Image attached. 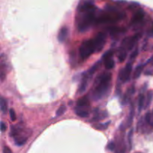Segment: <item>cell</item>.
<instances>
[{
    "mask_svg": "<svg viewBox=\"0 0 153 153\" xmlns=\"http://www.w3.org/2000/svg\"><path fill=\"white\" fill-rule=\"evenodd\" d=\"M96 8L91 0H86L78 7L77 26L80 32H85L96 23Z\"/></svg>",
    "mask_w": 153,
    "mask_h": 153,
    "instance_id": "6da1fadb",
    "label": "cell"
},
{
    "mask_svg": "<svg viewBox=\"0 0 153 153\" xmlns=\"http://www.w3.org/2000/svg\"><path fill=\"white\" fill-rule=\"evenodd\" d=\"M111 77L112 75L109 72L102 73L97 76L92 91V98L94 101L102 99L108 95L111 88Z\"/></svg>",
    "mask_w": 153,
    "mask_h": 153,
    "instance_id": "7a4b0ae2",
    "label": "cell"
},
{
    "mask_svg": "<svg viewBox=\"0 0 153 153\" xmlns=\"http://www.w3.org/2000/svg\"><path fill=\"white\" fill-rule=\"evenodd\" d=\"M125 17L124 12L114 6H107L103 11L97 15L96 23L102 24H112Z\"/></svg>",
    "mask_w": 153,
    "mask_h": 153,
    "instance_id": "3957f363",
    "label": "cell"
},
{
    "mask_svg": "<svg viewBox=\"0 0 153 153\" xmlns=\"http://www.w3.org/2000/svg\"><path fill=\"white\" fill-rule=\"evenodd\" d=\"M95 52H96V49L93 39L85 40L84 42H82L79 47V56L82 60L88 59Z\"/></svg>",
    "mask_w": 153,
    "mask_h": 153,
    "instance_id": "277c9868",
    "label": "cell"
},
{
    "mask_svg": "<svg viewBox=\"0 0 153 153\" xmlns=\"http://www.w3.org/2000/svg\"><path fill=\"white\" fill-rule=\"evenodd\" d=\"M140 34H137V35H134L132 37H127V38H124L121 43L120 49L125 50L126 52H129V51H130V50L133 49L135 43L140 38Z\"/></svg>",
    "mask_w": 153,
    "mask_h": 153,
    "instance_id": "5b68a950",
    "label": "cell"
},
{
    "mask_svg": "<svg viewBox=\"0 0 153 153\" xmlns=\"http://www.w3.org/2000/svg\"><path fill=\"white\" fill-rule=\"evenodd\" d=\"M107 35L105 32H99L95 38H93L95 43L96 49V52H101L102 49H103L104 46H105V42H106Z\"/></svg>",
    "mask_w": 153,
    "mask_h": 153,
    "instance_id": "8992f818",
    "label": "cell"
},
{
    "mask_svg": "<svg viewBox=\"0 0 153 153\" xmlns=\"http://www.w3.org/2000/svg\"><path fill=\"white\" fill-rule=\"evenodd\" d=\"M113 56H114V52L112 50H108L105 52V53L101 58L102 62L104 63L105 68L108 70H111L114 67L115 62H114V60L113 59Z\"/></svg>",
    "mask_w": 153,
    "mask_h": 153,
    "instance_id": "52a82bcc",
    "label": "cell"
},
{
    "mask_svg": "<svg viewBox=\"0 0 153 153\" xmlns=\"http://www.w3.org/2000/svg\"><path fill=\"white\" fill-rule=\"evenodd\" d=\"M132 71V63L128 62L126 67L122 69L119 73V79L121 82H126L130 79Z\"/></svg>",
    "mask_w": 153,
    "mask_h": 153,
    "instance_id": "ba28073f",
    "label": "cell"
},
{
    "mask_svg": "<svg viewBox=\"0 0 153 153\" xmlns=\"http://www.w3.org/2000/svg\"><path fill=\"white\" fill-rule=\"evenodd\" d=\"M144 18H145V13L143 10L140 9L138 11H136L135 14L133 15L131 23L133 26H138V25L140 24L143 21Z\"/></svg>",
    "mask_w": 153,
    "mask_h": 153,
    "instance_id": "9c48e42d",
    "label": "cell"
},
{
    "mask_svg": "<svg viewBox=\"0 0 153 153\" xmlns=\"http://www.w3.org/2000/svg\"><path fill=\"white\" fill-rule=\"evenodd\" d=\"M90 78V76L88 74V72L83 74V76H82V81H81L80 85H79V90H78V93H79V94L83 93L86 90Z\"/></svg>",
    "mask_w": 153,
    "mask_h": 153,
    "instance_id": "30bf717a",
    "label": "cell"
},
{
    "mask_svg": "<svg viewBox=\"0 0 153 153\" xmlns=\"http://www.w3.org/2000/svg\"><path fill=\"white\" fill-rule=\"evenodd\" d=\"M69 35V30L67 27H62L58 32V40L60 43H63L65 41Z\"/></svg>",
    "mask_w": 153,
    "mask_h": 153,
    "instance_id": "8fae6325",
    "label": "cell"
},
{
    "mask_svg": "<svg viewBox=\"0 0 153 153\" xmlns=\"http://www.w3.org/2000/svg\"><path fill=\"white\" fill-rule=\"evenodd\" d=\"M75 114L79 117H82V118H86L89 116V111L85 109V108H82V107H76L74 109Z\"/></svg>",
    "mask_w": 153,
    "mask_h": 153,
    "instance_id": "7c38bea8",
    "label": "cell"
},
{
    "mask_svg": "<svg viewBox=\"0 0 153 153\" xmlns=\"http://www.w3.org/2000/svg\"><path fill=\"white\" fill-rule=\"evenodd\" d=\"M90 101L88 96H83L79 99L77 101V106L82 107V108H87L89 106Z\"/></svg>",
    "mask_w": 153,
    "mask_h": 153,
    "instance_id": "4fadbf2b",
    "label": "cell"
},
{
    "mask_svg": "<svg viewBox=\"0 0 153 153\" xmlns=\"http://www.w3.org/2000/svg\"><path fill=\"white\" fill-rule=\"evenodd\" d=\"M108 117V114L106 113V111H99V110H96V112H95L94 114L93 117V121H96V120H103V119L106 118Z\"/></svg>",
    "mask_w": 153,
    "mask_h": 153,
    "instance_id": "5bb4252c",
    "label": "cell"
},
{
    "mask_svg": "<svg viewBox=\"0 0 153 153\" xmlns=\"http://www.w3.org/2000/svg\"><path fill=\"white\" fill-rule=\"evenodd\" d=\"M146 103V97L143 93H140L138 97V111L140 112L142 109L143 108V106H145Z\"/></svg>",
    "mask_w": 153,
    "mask_h": 153,
    "instance_id": "9a60e30c",
    "label": "cell"
},
{
    "mask_svg": "<svg viewBox=\"0 0 153 153\" xmlns=\"http://www.w3.org/2000/svg\"><path fill=\"white\" fill-rule=\"evenodd\" d=\"M108 32H109L110 35L112 36H117V35H120L123 32V29L120 27H117V26H112V27L108 28Z\"/></svg>",
    "mask_w": 153,
    "mask_h": 153,
    "instance_id": "2e32d148",
    "label": "cell"
},
{
    "mask_svg": "<svg viewBox=\"0 0 153 153\" xmlns=\"http://www.w3.org/2000/svg\"><path fill=\"white\" fill-rule=\"evenodd\" d=\"M102 60L101 61H97L96 63V64H94L92 66V67H90V68L89 69V70H88V74L90 75V76H92L94 74V73H96V71L97 70H98L99 68V67H100V65H101V63H102Z\"/></svg>",
    "mask_w": 153,
    "mask_h": 153,
    "instance_id": "e0dca14e",
    "label": "cell"
},
{
    "mask_svg": "<svg viewBox=\"0 0 153 153\" xmlns=\"http://www.w3.org/2000/svg\"><path fill=\"white\" fill-rule=\"evenodd\" d=\"M0 108H1L2 114H6L7 110H8V102L3 97L1 98V101H0Z\"/></svg>",
    "mask_w": 153,
    "mask_h": 153,
    "instance_id": "ac0fdd59",
    "label": "cell"
},
{
    "mask_svg": "<svg viewBox=\"0 0 153 153\" xmlns=\"http://www.w3.org/2000/svg\"><path fill=\"white\" fill-rule=\"evenodd\" d=\"M144 68V64H140L135 69V72H134L133 74V78L134 79H138V78L140 77V76L141 75L142 72L143 71Z\"/></svg>",
    "mask_w": 153,
    "mask_h": 153,
    "instance_id": "d6986e66",
    "label": "cell"
},
{
    "mask_svg": "<svg viewBox=\"0 0 153 153\" xmlns=\"http://www.w3.org/2000/svg\"><path fill=\"white\" fill-rule=\"evenodd\" d=\"M153 99V92L152 90H149L147 93L146 97V103H145V108H148L151 105V102Z\"/></svg>",
    "mask_w": 153,
    "mask_h": 153,
    "instance_id": "ffe728a7",
    "label": "cell"
},
{
    "mask_svg": "<svg viewBox=\"0 0 153 153\" xmlns=\"http://www.w3.org/2000/svg\"><path fill=\"white\" fill-rule=\"evenodd\" d=\"M134 115H135V108H134V106L132 105V108H131L130 112H129V117H128V120H127V121H126L127 126H130L132 124Z\"/></svg>",
    "mask_w": 153,
    "mask_h": 153,
    "instance_id": "44dd1931",
    "label": "cell"
},
{
    "mask_svg": "<svg viewBox=\"0 0 153 153\" xmlns=\"http://www.w3.org/2000/svg\"><path fill=\"white\" fill-rule=\"evenodd\" d=\"M152 114H151L150 111H148V112L145 115V122L147 125H149V126H152L153 128V121H152Z\"/></svg>",
    "mask_w": 153,
    "mask_h": 153,
    "instance_id": "7402d4cb",
    "label": "cell"
},
{
    "mask_svg": "<svg viewBox=\"0 0 153 153\" xmlns=\"http://www.w3.org/2000/svg\"><path fill=\"white\" fill-rule=\"evenodd\" d=\"M127 53L128 52H126V51H125V50L120 49V51H119V54H118V60L120 62H123V61L126 60V56H127Z\"/></svg>",
    "mask_w": 153,
    "mask_h": 153,
    "instance_id": "603a6c76",
    "label": "cell"
},
{
    "mask_svg": "<svg viewBox=\"0 0 153 153\" xmlns=\"http://www.w3.org/2000/svg\"><path fill=\"white\" fill-rule=\"evenodd\" d=\"M27 139H28L27 137H23V138H15V139H14V142H15L16 145L20 146H23L26 143V141H27Z\"/></svg>",
    "mask_w": 153,
    "mask_h": 153,
    "instance_id": "cb8c5ba5",
    "label": "cell"
},
{
    "mask_svg": "<svg viewBox=\"0 0 153 153\" xmlns=\"http://www.w3.org/2000/svg\"><path fill=\"white\" fill-rule=\"evenodd\" d=\"M138 48H136L135 50H134L133 52H132V54H131L130 57H129V62L130 63H133V61H135V59H136V58L138 57Z\"/></svg>",
    "mask_w": 153,
    "mask_h": 153,
    "instance_id": "d4e9b609",
    "label": "cell"
},
{
    "mask_svg": "<svg viewBox=\"0 0 153 153\" xmlns=\"http://www.w3.org/2000/svg\"><path fill=\"white\" fill-rule=\"evenodd\" d=\"M110 123H111V121L106 122L105 123H100L96 126V129H98V130H105L108 127Z\"/></svg>",
    "mask_w": 153,
    "mask_h": 153,
    "instance_id": "484cf974",
    "label": "cell"
},
{
    "mask_svg": "<svg viewBox=\"0 0 153 153\" xmlns=\"http://www.w3.org/2000/svg\"><path fill=\"white\" fill-rule=\"evenodd\" d=\"M133 134H134V131L133 129H131L129 132V135H128V142H129V148H132V138H133Z\"/></svg>",
    "mask_w": 153,
    "mask_h": 153,
    "instance_id": "4316f807",
    "label": "cell"
},
{
    "mask_svg": "<svg viewBox=\"0 0 153 153\" xmlns=\"http://www.w3.org/2000/svg\"><path fill=\"white\" fill-rule=\"evenodd\" d=\"M66 110H67V108H66V107L64 106V105H61V107H60L59 108H58V110H57L56 111V115L57 116H61L63 115V114L65 113Z\"/></svg>",
    "mask_w": 153,
    "mask_h": 153,
    "instance_id": "83f0119b",
    "label": "cell"
},
{
    "mask_svg": "<svg viewBox=\"0 0 153 153\" xmlns=\"http://www.w3.org/2000/svg\"><path fill=\"white\" fill-rule=\"evenodd\" d=\"M9 114H10V117H11V121H15L16 119H17V115H16L15 111H14V110L13 109V108L10 109Z\"/></svg>",
    "mask_w": 153,
    "mask_h": 153,
    "instance_id": "f1b7e54d",
    "label": "cell"
},
{
    "mask_svg": "<svg viewBox=\"0 0 153 153\" xmlns=\"http://www.w3.org/2000/svg\"><path fill=\"white\" fill-rule=\"evenodd\" d=\"M108 149L110 151H114L115 149V143L114 141H111L108 144Z\"/></svg>",
    "mask_w": 153,
    "mask_h": 153,
    "instance_id": "f546056e",
    "label": "cell"
},
{
    "mask_svg": "<svg viewBox=\"0 0 153 153\" xmlns=\"http://www.w3.org/2000/svg\"><path fill=\"white\" fill-rule=\"evenodd\" d=\"M3 153H12V151L8 146H5L3 149Z\"/></svg>",
    "mask_w": 153,
    "mask_h": 153,
    "instance_id": "4dcf8cb0",
    "label": "cell"
},
{
    "mask_svg": "<svg viewBox=\"0 0 153 153\" xmlns=\"http://www.w3.org/2000/svg\"><path fill=\"white\" fill-rule=\"evenodd\" d=\"M6 125H5V123H4V122H1V131H2V132H5V130H6Z\"/></svg>",
    "mask_w": 153,
    "mask_h": 153,
    "instance_id": "1f68e13d",
    "label": "cell"
},
{
    "mask_svg": "<svg viewBox=\"0 0 153 153\" xmlns=\"http://www.w3.org/2000/svg\"><path fill=\"white\" fill-rule=\"evenodd\" d=\"M148 35L149 37H152V38H153V24H152V26L151 29H150L149 31L148 32Z\"/></svg>",
    "mask_w": 153,
    "mask_h": 153,
    "instance_id": "d6a6232c",
    "label": "cell"
},
{
    "mask_svg": "<svg viewBox=\"0 0 153 153\" xmlns=\"http://www.w3.org/2000/svg\"><path fill=\"white\" fill-rule=\"evenodd\" d=\"M152 70H146V71H145V73H144V74L145 75H150V76H152V75H153V72H151Z\"/></svg>",
    "mask_w": 153,
    "mask_h": 153,
    "instance_id": "836d02e7",
    "label": "cell"
},
{
    "mask_svg": "<svg viewBox=\"0 0 153 153\" xmlns=\"http://www.w3.org/2000/svg\"><path fill=\"white\" fill-rule=\"evenodd\" d=\"M138 153H141V152H138Z\"/></svg>",
    "mask_w": 153,
    "mask_h": 153,
    "instance_id": "e575fe53",
    "label": "cell"
},
{
    "mask_svg": "<svg viewBox=\"0 0 153 153\" xmlns=\"http://www.w3.org/2000/svg\"><path fill=\"white\" fill-rule=\"evenodd\" d=\"M152 115H153V114H152Z\"/></svg>",
    "mask_w": 153,
    "mask_h": 153,
    "instance_id": "d590c367",
    "label": "cell"
}]
</instances>
